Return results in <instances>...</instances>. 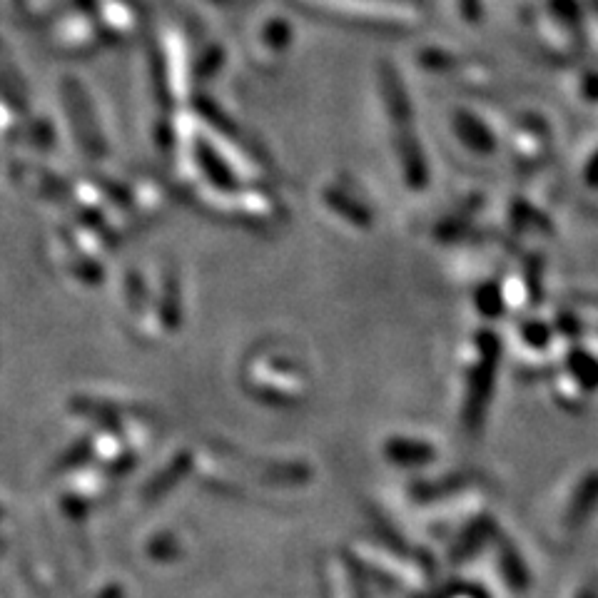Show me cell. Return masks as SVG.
<instances>
[{
	"mask_svg": "<svg viewBox=\"0 0 598 598\" xmlns=\"http://www.w3.org/2000/svg\"><path fill=\"white\" fill-rule=\"evenodd\" d=\"M125 312L130 334L140 344H160L182 327L180 280L170 267H155L150 275L130 272L125 280Z\"/></svg>",
	"mask_w": 598,
	"mask_h": 598,
	"instance_id": "1",
	"label": "cell"
},
{
	"mask_svg": "<svg viewBox=\"0 0 598 598\" xmlns=\"http://www.w3.org/2000/svg\"><path fill=\"white\" fill-rule=\"evenodd\" d=\"M302 13L344 28L374 33H417L427 28L424 0H290Z\"/></svg>",
	"mask_w": 598,
	"mask_h": 598,
	"instance_id": "2",
	"label": "cell"
},
{
	"mask_svg": "<svg viewBox=\"0 0 598 598\" xmlns=\"http://www.w3.org/2000/svg\"><path fill=\"white\" fill-rule=\"evenodd\" d=\"M185 197L205 215L247 230H270L287 217L285 202L270 185H192Z\"/></svg>",
	"mask_w": 598,
	"mask_h": 598,
	"instance_id": "3",
	"label": "cell"
},
{
	"mask_svg": "<svg viewBox=\"0 0 598 598\" xmlns=\"http://www.w3.org/2000/svg\"><path fill=\"white\" fill-rule=\"evenodd\" d=\"M152 78L160 98L170 110L185 108L195 100V70H192V45L185 30L165 23L152 40Z\"/></svg>",
	"mask_w": 598,
	"mask_h": 598,
	"instance_id": "4",
	"label": "cell"
},
{
	"mask_svg": "<svg viewBox=\"0 0 598 598\" xmlns=\"http://www.w3.org/2000/svg\"><path fill=\"white\" fill-rule=\"evenodd\" d=\"M314 207L329 227L347 237H364L377 225V212L362 187L344 172L324 177L314 190Z\"/></svg>",
	"mask_w": 598,
	"mask_h": 598,
	"instance_id": "5",
	"label": "cell"
},
{
	"mask_svg": "<svg viewBox=\"0 0 598 598\" xmlns=\"http://www.w3.org/2000/svg\"><path fill=\"white\" fill-rule=\"evenodd\" d=\"M247 387L270 397H299L307 387V372L290 347L280 342L257 344L245 359Z\"/></svg>",
	"mask_w": 598,
	"mask_h": 598,
	"instance_id": "6",
	"label": "cell"
},
{
	"mask_svg": "<svg viewBox=\"0 0 598 598\" xmlns=\"http://www.w3.org/2000/svg\"><path fill=\"white\" fill-rule=\"evenodd\" d=\"M596 20H589L586 25L566 20L561 15H556L554 10L546 8L544 3L534 5L524 13L526 33H529L531 43L536 45L539 55L554 60V63H574L584 50V43H591L589 33L584 28H589L594 33Z\"/></svg>",
	"mask_w": 598,
	"mask_h": 598,
	"instance_id": "7",
	"label": "cell"
},
{
	"mask_svg": "<svg viewBox=\"0 0 598 598\" xmlns=\"http://www.w3.org/2000/svg\"><path fill=\"white\" fill-rule=\"evenodd\" d=\"M449 138L471 160H494L504 150V135L499 125L481 108L454 105L449 110Z\"/></svg>",
	"mask_w": 598,
	"mask_h": 598,
	"instance_id": "8",
	"label": "cell"
},
{
	"mask_svg": "<svg viewBox=\"0 0 598 598\" xmlns=\"http://www.w3.org/2000/svg\"><path fill=\"white\" fill-rule=\"evenodd\" d=\"M504 148L519 170H541L554 155V130L544 115L521 113L506 130Z\"/></svg>",
	"mask_w": 598,
	"mask_h": 598,
	"instance_id": "9",
	"label": "cell"
},
{
	"mask_svg": "<svg viewBox=\"0 0 598 598\" xmlns=\"http://www.w3.org/2000/svg\"><path fill=\"white\" fill-rule=\"evenodd\" d=\"M295 40V28L280 13H267L252 23L247 30V58L252 68L272 75L285 65L287 53Z\"/></svg>",
	"mask_w": 598,
	"mask_h": 598,
	"instance_id": "10",
	"label": "cell"
},
{
	"mask_svg": "<svg viewBox=\"0 0 598 598\" xmlns=\"http://www.w3.org/2000/svg\"><path fill=\"white\" fill-rule=\"evenodd\" d=\"M504 302V314L521 317L534 312L541 304V262L539 257H524L506 267L504 275L496 277Z\"/></svg>",
	"mask_w": 598,
	"mask_h": 598,
	"instance_id": "11",
	"label": "cell"
},
{
	"mask_svg": "<svg viewBox=\"0 0 598 598\" xmlns=\"http://www.w3.org/2000/svg\"><path fill=\"white\" fill-rule=\"evenodd\" d=\"M389 135H392L394 160H397V172L404 187L412 192H424L429 187V180H432V167H429L422 135L417 133L414 125L389 130Z\"/></svg>",
	"mask_w": 598,
	"mask_h": 598,
	"instance_id": "12",
	"label": "cell"
},
{
	"mask_svg": "<svg viewBox=\"0 0 598 598\" xmlns=\"http://www.w3.org/2000/svg\"><path fill=\"white\" fill-rule=\"evenodd\" d=\"M123 205L135 220V225H150L170 210V190L162 180L140 172L125 185Z\"/></svg>",
	"mask_w": 598,
	"mask_h": 598,
	"instance_id": "13",
	"label": "cell"
},
{
	"mask_svg": "<svg viewBox=\"0 0 598 598\" xmlns=\"http://www.w3.org/2000/svg\"><path fill=\"white\" fill-rule=\"evenodd\" d=\"M377 85H379V95H382V110H384V118H387L389 130L414 125L417 115H414L412 95H409L402 73H399L392 63L379 65Z\"/></svg>",
	"mask_w": 598,
	"mask_h": 598,
	"instance_id": "14",
	"label": "cell"
},
{
	"mask_svg": "<svg viewBox=\"0 0 598 598\" xmlns=\"http://www.w3.org/2000/svg\"><path fill=\"white\" fill-rule=\"evenodd\" d=\"M449 80L454 85H459L464 93L476 95V98H494L501 90L499 70L486 63V60L466 58V55H461V60L456 63Z\"/></svg>",
	"mask_w": 598,
	"mask_h": 598,
	"instance_id": "15",
	"label": "cell"
},
{
	"mask_svg": "<svg viewBox=\"0 0 598 598\" xmlns=\"http://www.w3.org/2000/svg\"><path fill=\"white\" fill-rule=\"evenodd\" d=\"M145 15L135 0H103V30L110 38L128 43L143 33Z\"/></svg>",
	"mask_w": 598,
	"mask_h": 598,
	"instance_id": "16",
	"label": "cell"
},
{
	"mask_svg": "<svg viewBox=\"0 0 598 598\" xmlns=\"http://www.w3.org/2000/svg\"><path fill=\"white\" fill-rule=\"evenodd\" d=\"M459 60L461 53H456L454 48H447V45H422V48L414 53L417 68L422 70V73L434 75V78H449Z\"/></svg>",
	"mask_w": 598,
	"mask_h": 598,
	"instance_id": "17",
	"label": "cell"
},
{
	"mask_svg": "<svg viewBox=\"0 0 598 598\" xmlns=\"http://www.w3.org/2000/svg\"><path fill=\"white\" fill-rule=\"evenodd\" d=\"M471 304H474L476 314H479L484 322H494V319L506 317L504 314V302H501L499 282L494 277H486L479 285L474 287V295H471Z\"/></svg>",
	"mask_w": 598,
	"mask_h": 598,
	"instance_id": "18",
	"label": "cell"
},
{
	"mask_svg": "<svg viewBox=\"0 0 598 598\" xmlns=\"http://www.w3.org/2000/svg\"><path fill=\"white\" fill-rule=\"evenodd\" d=\"M566 90H569L571 100H574L576 105H584L586 110H594V105H596L594 68H579V65H576L569 75V85H566Z\"/></svg>",
	"mask_w": 598,
	"mask_h": 598,
	"instance_id": "19",
	"label": "cell"
},
{
	"mask_svg": "<svg viewBox=\"0 0 598 598\" xmlns=\"http://www.w3.org/2000/svg\"><path fill=\"white\" fill-rule=\"evenodd\" d=\"M579 165H576V170H579V180L584 182L586 190H589V195L594 197L596 192V180H594V170H596V143L594 138L589 140V148H586L584 155L579 157Z\"/></svg>",
	"mask_w": 598,
	"mask_h": 598,
	"instance_id": "20",
	"label": "cell"
},
{
	"mask_svg": "<svg viewBox=\"0 0 598 598\" xmlns=\"http://www.w3.org/2000/svg\"><path fill=\"white\" fill-rule=\"evenodd\" d=\"M456 10L466 25H479L484 18V0H456Z\"/></svg>",
	"mask_w": 598,
	"mask_h": 598,
	"instance_id": "21",
	"label": "cell"
}]
</instances>
